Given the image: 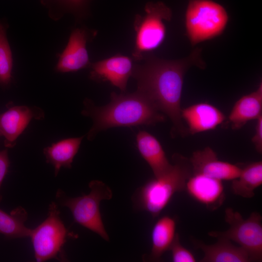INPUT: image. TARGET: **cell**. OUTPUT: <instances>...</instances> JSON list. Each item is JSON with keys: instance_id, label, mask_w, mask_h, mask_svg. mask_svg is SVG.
I'll use <instances>...</instances> for the list:
<instances>
[{"instance_id": "obj_1", "label": "cell", "mask_w": 262, "mask_h": 262, "mask_svg": "<svg viewBox=\"0 0 262 262\" xmlns=\"http://www.w3.org/2000/svg\"><path fill=\"white\" fill-rule=\"evenodd\" d=\"M198 49L188 57L169 61L145 57L143 65H134L131 76L137 82V91L144 95L159 112L171 121V135L188 134L181 116L180 101L185 74L191 66L203 68Z\"/></svg>"}, {"instance_id": "obj_2", "label": "cell", "mask_w": 262, "mask_h": 262, "mask_svg": "<svg viewBox=\"0 0 262 262\" xmlns=\"http://www.w3.org/2000/svg\"><path fill=\"white\" fill-rule=\"evenodd\" d=\"M110 102L98 106L88 98L84 99L82 114L90 117L93 125L87 138L92 140L100 131L118 127L154 125L165 120L148 99L138 91L132 93L111 94Z\"/></svg>"}, {"instance_id": "obj_3", "label": "cell", "mask_w": 262, "mask_h": 262, "mask_svg": "<svg viewBox=\"0 0 262 262\" xmlns=\"http://www.w3.org/2000/svg\"><path fill=\"white\" fill-rule=\"evenodd\" d=\"M172 161V166L167 172L149 180L135 191L131 200L135 210L146 211L156 217L176 193L185 191L186 183L193 173L189 159L175 153Z\"/></svg>"}, {"instance_id": "obj_4", "label": "cell", "mask_w": 262, "mask_h": 262, "mask_svg": "<svg viewBox=\"0 0 262 262\" xmlns=\"http://www.w3.org/2000/svg\"><path fill=\"white\" fill-rule=\"evenodd\" d=\"M89 187V194L75 197H69L62 190H58L56 199L61 206L70 210L75 222L109 241L99 207L102 200L112 198V191L105 183L98 180L90 182Z\"/></svg>"}, {"instance_id": "obj_5", "label": "cell", "mask_w": 262, "mask_h": 262, "mask_svg": "<svg viewBox=\"0 0 262 262\" xmlns=\"http://www.w3.org/2000/svg\"><path fill=\"white\" fill-rule=\"evenodd\" d=\"M228 21L226 9L211 0H190L185 13V26L192 45L220 34Z\"/></svg>"}, {"instance_id": "obj_6", "label": "cell", "mask_w": 262, "mask_h": 262, "mask_svg": "<svg viewBox=\"0 0 262 262\" xmlns=\"http://www.w3.org/2000/svg\"><path fill=\"white\" fill-rule=\"evenodd\" d=\"M145 14L135 16V31L132 58L135 60L144 58L147 53L159 47L165 36L166 28L164 21H170L171 10L160 1L148 2L145 6Z\"/></svg>"}, {"instance_id": "obj_7", "label": "cell", "mask_w": 262, "mask_h": 262, "mask_svg": "<svg viewBox=\"0 0 262 262\" xmlns=\"http://www.w3.org/2000/svg\"><path fill=\"white\" fill-rule=\"evenodd\" d=\"M225 220L229 225L224 231H212L209 236L225 238L238 244L248 254L250 262L262 260V217L254 212L244 219L241 214L231 208L225 211Z\"/></svg>"}, {"instance_id": "obj_8", "label": "cell", "mask_w": 262, "mask_h": 262, "mask_svg": "<svg viewBox=\"0 0 262 262\" xmlns=\"http://www.w3.org/2000/svg\"><path fill=\"white\" fill-rule=\"evenodd\" d=\"M60 214L57 205L52 202L49 205L47 218L36 228L32 229L30 237L38 262L52 259L64 260L62 249L68 231Z\"/></svg>"}, {"instance_id": "obj_9", "label": "cell", "mask_w": 262, "mask_h": 262, "mask_svg": "<svg viewBox=\"0 0 262 262\" xmlns=\"http://www.w3.org/2000/svg\"><path fill=\"white\" fill-rule=\"evenodd\" d=\"M134 65L131 58L116 55L91 64L89 77L96 82H108L124 92Z\"/></svg>"}, {"instance_id": "obj_10", "label": "cell", "mask_w": 262, "mask_h": 262, "mask_svg": "<svg viewBox=\"0 0 262 262\" xmlns=\"http://www.w3.org/2000/svg\"><path fill=\"white\" fill-rule=\"evenodd\" d=\"M189 160L193 173L222 181L237 178L241 170L240 165L219 160L216 152L209 147L194 151Z\"/></svg>"}, {"instance_id": "obj_11", "label": "cell", "mask_w": 262, "mask_h": 262, "mask_svg": "<svg viewBox=\"0 0 262 262\" xmlns=\"http://www.w3.org/2000/svg\"><path fill=\"white\" fill-rule=\"evenodd\" d=\"M222 181L199 174L192 173L188 179L185 191L196 201L209 210L218 209L225 200Z\"/></svg>"}, {"instance_id": "obj_12", "label": "cell", "mask_w": 262, "mask_h": 262, "mask_svg": "<svg viewBox=\"0 0 262 262\" xmlns=\"http://www.w3.org/2000/svg\"><path fill=\"white\" fill-rule=\"evenodd\" d=\"M88 36V32L83 28L73 30L66 47L59 55L55 67L57 72H75L90 66L86 49Z\"/></svg>"}, {"instance_id": "obj_13", "label": "cell", "mask_w": 262, "mask_h": 262, "mask_svg": "<svg viewBox=\"0 0 262 262\" xmlns=\"http://www.w3.org/2000/svg\"><path fill=\"white\" fill-rule=\"evenodd\" d=\"M44 114L41 109L25 106L9 108L0 114V136L4 137L6 147H13L16 140L33 118L41 119Z\"/></svg>"}, {"instance_id": "obj_14", "label": "cell", "mask_w": 262, "mask_h": 262, "mask_svg": "<svg viewBox=\"0 0 262 262\" xmlns=\"http://www.w3.org/2000/svg\"><path fill=\"white\" fill-rule=\"evenodd\" d=\"M181 116L187 125L188 134L192 135L213 130L226 119L222 111L206 102L181 109Z\"/></svg>"}, {"instance_id": "obj_15", "label": "cell", "mask_w": 262, "mask_h": 262, "mask_svg": "<svg viewBox=\"0 0 262 262\" xmlns=\"http://www.w3.org/2000/svg\"><path fill=\"white\" fill-rule=\"evenodd\" d=\"M136 139L138 149L151 168L154 177L164 174L171 168L172 164L168 160L162 145L155 136L146 131H140Z\"/></svg>"}, {"instance_id": "obj_16", "label": "cell", "mask_w": 262, "mask_h": 262, "mask_svg": "<svg viewBox=\"0 0 262 262\" xmlns=\"http://www.w3.org/2000/svg\"><path fill=\"white\" fill-rule=\"evenodd\" d=\"M213 245L193 239L192 241L196 248L204 253L201 262H250L247 252L241 246L233 245L231 241L225 238H217Z\"/></svg>"}, {"instance_id": "obj_17", "label": "cell", "mask_w": 262, "mask_h": 262, "mask_svg": "<svg viewBox=\"0 0 262 262\" xmlns=\"http://www.w3.org/2000/svg\"><path fill=\"white\" fill-rule=\"evenodd\" d=\"M262 115V83L257 89L244 95L234 103L229 115L231 127L234 130L242 128L247 122L256 120Z\"/></svg>"}, {"instance_id": "obj_18", "label": "cell", "mask_w": 262, "mask_h": 262, "mask_svg": "<svg viewBox=\"0 0 262 262\" xmlns=\"http://www.w3.org/2000/svg\"><path fill=\"white\" fill-rule=\"evenodd\" d=\"M175 219L165 215L159 218L153 227L151 232L152 246L150 254L146 259L158 261L164 253L169 250L175 237Z\"/></svg>"}, {"instance_id": "obj_19", "label": "cell", "mask_w": 262, "mask_h": 262, "mask_svg": "<svg viewBox=\"0 0 262 262\" xmlns=\"http://www.w3.org/2000/svg\"><path fill=\"white\" fill-rule=\"evenodd\" d=\"M84 137L70 138L62 140L44 148L43 152L48 163L54 168L57 176L61 167L70 168L73 159Z\"/></svg>"}, {"instance_id": "obj_20", "label": "cell", "mask_w": 262, "mask_h": 262, "mask_svg": "<svg viewBox=\"0 0 262 262\" xmlns=\"http://www.w3.org/2000/svg\"><path fill=\"white\" fill-rule=\"evenodd\" d=\"M239 176L232 180L231 189L236 195L250 198L254 190L262 184V162H254L241 166Z\"/></svg>"}, {"instance_id": "obj_21", "label": "cell", "mask_w": 262, "mask_h": 262, "mask_svg": "<svg viewBox=\"0 0 262 262\" xmlns=\"http://www.w3.org/2000/svg\"><path fill=\"white\" fill-rule=\"evenodd\" d=\"M28 218L26 211L19 206L8 213L0 209V233L8 239L30 237L32 229L24 223Z\"/></svg>"}, {"instance_id": "obj_22", "label": "cell", "mask_w": 262, "mask_h": 262, "mask_svg": "<svg viewBox=\"0 0 262 262\" xmlns=\"http://www.w3.org/2000/svg\"><path fill=\"white\" fill-rule=\"evenodd\" d=\"M41 4L48 10L49 17L60 19L65 14L72 13L81 16L86 13L89 0H41Z\"/></svg>"}, {"instance_id": "obj_23", "label": "cell", "mask_w": 262, "mask_h": 262, "mask_svg": "<svg viewBox=\"0 0 262 262\" xmlns=\"http://www.w3.org/2000/svg\"><path fill=\"white\" fill-rule=\"evenodd\" d=\"M8 23L0 19V85L6 87L12 81L13 60L10 46L7 39Z\"/></svg>"}, {"instance_id": "obj_24", "label": "cell", "mask_w": 262, "mask_h": 262, "mask_svg": "<svg viewBox=\"0 0 262 262\" xmlns=\"http://www.w3.org/2000/svg\"><path fill=\"white\" fill-rule=\"evenodd\" d=\"M169 250L171 251L172 260L173 262H196L193 254L180 244L179 234L178 233H176Z\"/></svg>"}, {"instance_id": "obj_25", "label": "cell", "mask_w": 262, "mask_h": 262, "mask_svg": "<svg viewBox=\"0 0 262 262\" xmlns=\"http://www.w3.org/2000/svg\"><path fill=\"white\" fill-rule=\"evenodd\" d=\"M255 131L252 138V142L256 150L260 154L262 153V115L256 119Z\"/></svg>"}, {"instance_id": "obj_26", "label": "cell", "mask_w": 262, "mask_h": 262, "mask_svg": "<svg viewBox=\"0 0 262 262\" xmlns=\"http://www.w3.org/2000/svg\"><path fill=\"white\" fill-rule=\"evenodd\" d=\"M10 162L7 149L0 151V188L8 172ZM0 196V200L1 199Z\"/></svg>"}]
</instances>
